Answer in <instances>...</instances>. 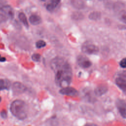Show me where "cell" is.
<instances>
[{
	"label": "cell",
	"mask_w": 126,
	"mask_h": 126,
	"mask_svg": "<svg viewBox=\"0 0 126 126\" xmlns=\"http://www.w3.org/2000/svg\"><path fill=\"white\" fill-rule=\"evenodd\" d=\"M41 1H45V0H41Z\"/></svg>",
	"instance_id": "cell-26"
},
{
	"label": "cell",
	"mask_w": 126,
	"mask_h": 126,
	"mask_svg": "<svg viewBox=\"0 0 126 126\" xmlns=\"http://www.w3.org/2000/svg\"><path fill=\"white\" fill-rule=\"evenodd\" d=\"M61 0H51L50 2L46 5V9L49 12L54 11L60 3Z\"/></svg>",
	"instance_id": "cell-11"
},
{
	"label": "cell",
	"mask_w": 126,
	"mask_h": 126,
	"mask_svg": "<svg viewBox=\"0 0 126 126\" xmlns=\"http://www.w3.org/2000/svg\"><path fill=\"white\" fill-rule=\"evenodd\" d=\"M60 93L63 95L72 96H77L78 94L77 91L75 89L68 86L63 88L62 89H61L60 91Z\"/></svg>",
	"instance_id": "cell-7"
},
{
	"label": "cell",
	"mask_w": 126,
	"mask_h": 126,
	"mask_svg": "<svg viewBox=\"0 0 126 126\" xmlns=\"http://www.w3.org/2000/svg\"><path fill=\"white\" fill-rule=\"evenodd\" d=\"M6 5V2L5 0H0V10Z\"/></svg>",
	"instance_id": "cell-22"
},
{
	"label": "cell",
	"mask_w": 126,
	"mask_h": 126,
	"mask_svg": "<svg viewBox=\"0 0 126 126\" xmlns=\"http://www.w3.org/2000/svg\"><path fill=\"white\" fill-rule=\"evenodd\" d=\"M101 17V13L98 11H93L91 12L89 15V18L90 20L96 21L98 20Z\"/></svg>",
	"instance_id": "cell-16"
},
{
	"label": "cell",
	"mask_w": 126,
	"mask_h": 126,
	"mask_svg": "<svg viewBox=\"0 0 126 126\" xmlns=\"http://www.w3.org/2000/svg\"><path fill=\"white\" fill-rule=\"evenodd\" d=\"M46 46V42L43 40H39L36 43V47L37 48H41Z\"/></svg>",
	"instance_id": "cell-18"
},
{
	"label": "cell",
	"mask_w": 126,
	"mask_h": 126,
	"mask_svg": "<svg viewBox=\"0 0 126 126\" xmlns=\"http://www.w3.org/2000/svg\"><path fill=\"white\" fill-rule=\"evenodd\" d=\"M18 17H19V19L20 21L23 23V24L27 28H28L29 26L28 22L27 17L26 16V15L23 12H21V13H20L19 14Z\"/></svg>",
	"instance_id": "cell-14"
},
{
	"label": "cell",
	"mask_w": 126,
	"mask_h": 126,
	"mask_svg": "<svg viewBox=\"0 0 126 126\" xmlns=\"http://www.w3.org/2000/svg\"><path fill=\"white\" fill-rule=\"evenodd\" d=\"M77 61L78 65L83 68H89L92 65L91 62L88 58L83 56H78Z\"/></svg>",
	"instance_id": "cell-8"
},
{
	"label": "cell",
	"mask_w": 126,
	"mask_h": 126,
	"mask_svg": "<svg viewBox=\"0 0 126 126\" xmlns=\"http://www.w3.org/2000/svg\"><path fill=\"white\" fill-rule=\"evenodd\" d=\"M116 106L122 117L126 119V102L121 99L116 101Z\"/></svg>",
	"instance_id": "cell-6"
},
{
	"label": "cell",
	"mask_w": 126,
	"mask_h": 126,
	"mask_svg": "<svg viewBox=\"0 0 126 126\" xmlns=\"http://www.w3.org/2000/svg\"><path fill=\"white\" fill-rule=\"evenodd\" d=\"M107 87L106 85H100L98 86L94 90V93L96 95L101 96L105 94L107 91Z\"/></svg>",
	"instance_id": "cell-10"
},
{
	"label": "cell",
	"mask_w": 126,
	"mask_h": 126,
	"mask_svg": "<svg viewBox=\"0 0 126 126\" xmlns=\"http://www.w3.org/2000/svg\"><path fill=\"white\" fill-rule=\"evenodd\" d=\"M81 49L83 53L89 55L97 54L99 51L97 46L90 43H85L82 45Z\"/></svg>",
	"instance_id": "cell-5"
},
{
	"label": "cell",
	"mask_w": 126,
	"mask_h": 126,
	"mask_svg": "<svg viewBox=\"0 0 126 126\" xmlns=\"http://www.w3.org/2000/svg\"><path fill=\"white\" fill-rule=\"evenodd\" d=\"M82 16V15H81V14L79 13H74L72 15V17L74 19H79L81 18Z\"/></svg>",
	"instance_id": "cell-21"
},
{
	"label": "cell",
	"mask_w": 126,
	"mask_h": 126,
	"mask_svg": "<svg viewBox=\"0 0 126 126\" xmlns=\"http://www.w3.org/2000/svg\"><path fill=\"white\" fill-rule=\"evenodd\" d=\"M71 3L73 7L77 9H82L84 6L82 0H71Z\"/></svg>",
	"instance_id": "cell-13"
},
{
	"label": "cell",
	"mask_w": 126,
	"mask_h": 126,
	"mask_svg": "<svg viewBox=\"0 0 126 126\" xmlns=\"http://www.w3.org/2000/svg\"></svg>",
	"instance_id": "cell-28"
},
{
	"label": "cell",
	"mask_w": 126,
	"mask_h": 126,
	"mask_svg": "<svg viewBox=\"0 0 126 126\" xmlns=\"http://www.w3.org/2000/svg\"><path fill=\"white\" fill-rule=\"evenodd\" d=\"M0 101H1V97H0Z\"/></svg>",
	"instance_id": "cell-27"
},
{
	"label": "cell",
	"mask_w": 126,
	"mask_h": 126,
	"mask_svg": "<svg viewBox=\"0 0 126 126\" xmlns=\"http://www.w3.org/2000/svg\"><path fill=\"white\" fill-rule=\"evenodd\" d=\"M0 115L1 116V117L3 119H5L7 117V113L6 111L5 110H2L1 113H0Z\"/></svg>",
	"instance_id": "cell-23"
},
{
	"label": "cell",
	"mask_w": 126,
	"mask_h": 126,
	"mask_svg": "<svg viewBox=\"0 0 126 126\" xmlns=\"http://www.w3.org/2000/svg\"><path fill=\"white\" fill-rule=\"evenodd\" d=\"M29 21L32 25H37L42 22L41 17L36 14H32L29 18Z\"/></svg>",
	"instance_id": "cell-12"
},
{
	"label": "cell",
	"mask_w": 126,
	"mask_h": 126,
	"mask_svg": "<svg viewBox=\"0 0 126 126\" xmlns=\"http://www.w3.org/2000/svg\"><path fill=\"white\" fill-rule=\"evenodd\" d=\"M32 58L35 62H39L40 59V55L39 54H34L32 55Z\"/></svg>",
	"instance_id": "cell-19"
},
{
	"label": "cell",
	"mask_w": 126,
	"mask_h": 126,
	"mask_svg": "<svg viewBox=\"0 0 126 126\" xmlns=\"http://www.w3.org/2000/svg\"><path fill=\"white\" fill-rule=\"evenodd\" d=\"M120 65L122 68H126V58H124L120 61Z\"/></svg>",
	"instance_id": "cell-20"
},
{
	"label": "cell",
	"mask_w": 126,
	"mask_h": 126,
	"mask_svg": "<svg viewBox=\"0 0 126 126\" xmlns=\"http://www.w3.org/2000/svg\"><path fill=\"white\" fill-rule=\"evenodd\" d=\"M52 69L55 73V82L59 87L68 86L71 82L72 71L68 62L61 57H56L50 63Z\"/></svg>",
	"instance_id": "cell-1"
},
{
	"label": "cell",
	"mask_w": 126,
	"mask_h": 126,
	"mask_svg": "<svg viewBox=\"0 0 126 126\" xmlns=\"http://www.w3.org/2000/svg\"><path fill=\"white\" fill-rule=\"evenodd\" d=\"M10 86V82L6 79H0V91L8 89Z\"/></svg>",
	"instance_id": "cell-15"
},
{
	"label": "cell",
	"mask_w": 126,
	"mask_h": 126,
	"mask_svg": "<svg viewBox=\"0 0 126 126\" xmlns=\"http://www.w3.org/2000/svg\"><path fill=\"white\" fill-rule=\"evenodd\" d=\"M115 83L120 89L126 92V71H122L119 73L115 80Z\"/></svg>",
	"instance_id": "cell-4"
},
{
	"label": "cell",
	"mask_w": 126,
	"mask_h": 126,
	"mask_svg": "<svg viewBox=\"0 0 126 126\" xmlns=\"http://www.w3.org/2000/svg\"><path fill=\"white\" fill-rule=\"evenodd\" d=\"M5 60H6V59H5L4 57H1V56L0 55V62H4Z\"/></svg>",
	"instance_id": "cell-25"
},
{
	"label": "cell",
	"mask_w": 126,
	"mask_h": 126,
	"mask_svg": "<svg viewBox=\"0 0 126 126\" xmlns=\"http://www.w3.org/2000/svg\"><path fill=\"white\" fill-rule=\"evenodd\" d=\"M11 113L20 120L25 119L27 116L28 108L26 103L21 100L14 101L10 105Z\"/></svg>",
	"instance_id": "cell-2"
},
{
	"label": "cell",
	"mask_w": 126,
	"mask_h": 126,
	"mask_svg": "<svg viewBox=\"0 0 126 126\" xmlns=\"http://www.w3.org/2000/svg\"><path fill=\"white\" fill-rule=\"evenodd\" d=\"M118 18L122 22L126 24V11L122 10L118 14Z\"/></svg>",
	"instance_id": "cell-17"
},
{
	"label": "cell",
	"mask_w": 126,
	"mask_h": 126,
	"mask_svg": "<svg viewBox=\"0 0 126 126\" xmlns=\"http://www.w3.org/2000/svg\"><path fill=\"white\" fill-rule=\"evenodd\" d=\"M12 91L15 94H21L26 91V87L21 83L16 82L12 85Z\"/></svg>",
	"instance_id": "cell-9"
},
{
	"label": "cell",
	"mask_w": 126,
	"mask_h": 126,
	"mask_svg": "<svg viewBox=\"0 0 126 126\" xmlns=\"http://www.w3.org/2000/svg\"><path fill=\"white\" fill-rule=\"evenodd\" d=\"M14 10L12 7L9 5H5L0 10V17L2 19H12L14 17Z\"/></svg>",
	"instance_id": "cell-3"
},
{
	"label": "cell",
	"mask_w": 126,
	"mask_h": 126,
	"mask_svg": "<svg viewBox=\"0 0 126 126\" xmlns=\"http://www.w3.org/2000/svg\"><path fill=\"white\" fill-rule=\"evenodd\" d=\"M84 126H99L94 124H87L85 125Z\"/></svg>",
	"instance_id": "cell-24"
}]
</instances>
